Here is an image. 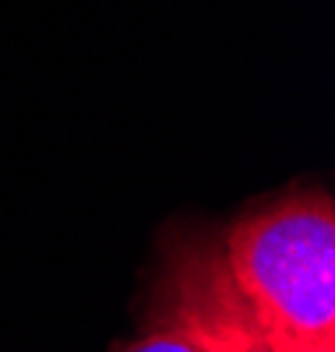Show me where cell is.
Returning <instances> with one entry per match:
<instances>
[{
    "mask_svg": "<svg viewBox=\"0 0 335 352\" xmlns=\"http://www.w3.org/2000/svg\"><path fill=\"white\" fill-rule=\"evenodd\" d=\"M194 296L258 352H335V204L328 190L276 194L223 229Z\"/></svg>",
    "mask_w": 335,
    "mask_h": 352,
    "instance_id": "obj_1",
    "label": "cell"
},
{
    "mask_svg": "<svg viewBox=\"0 0 335 352\" xmlns=\"http://www.w3.org/2000/svg\"><path fill=\"white\" fill-rule=\"evenodd\" d=\"M120 352H212V349H205L201 342H194L191 335H184L176 324L166 320L163 328H152L148 335L134 338L131 345H124Z\"/></svg>",
    "mask_w": 335,
    "mask_h": 352,
    "instance_id": "obj_2",
    "label": "cell"
},
{
    "mask_svg": "<svg viewBox=\"0 0 335 352\" xmlns=\"http://www.w3.org/2000/svg\"><path fill=\"white\" fill-rule=\"evenodd\" d=\"M243 352H251V349H243Z\"/></svg>",
    "mask_w": 335,
    "mask_h": 352,
    "instance_id": "obj_3",
    "label": "cell"
}]
</instances>
